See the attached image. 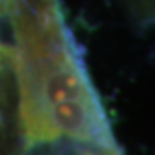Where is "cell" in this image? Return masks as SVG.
<instances>
[{
	"instance_id": "cell-1",
	"label": "cell",
	"mask_w": 155,
	"mask_h": 155,
	"mask_svg": "<svg viewBox=\"0 0 155 155\" xmlns=\"http://www.w3.org/2000/svg\"><path fill=\"white\" fill-rule=\"evenodd\" d=\"M16 138V155L54 145H119L62 0H21Z\"/></svg>"
},
{
	"instance_id": "cell-2",
	"label": "cell",
	"mask_w": 155,
	"mask_h": 155,
	"mask_svg": "<svg viewBox=\"0 0 155 155\" xmlns=\"http://www.w3.org/2000/svg\"><path fill=\"white\" fill-rule=\"evenodd\" d=\"M17 155H126L121 145H54L43 147L28 152H21Z\"/></svg>"
},
{
	"instance_id": "cell-3",
	"label": "cell",
	"mask_w": 155,
	"mask_h": 155,
	"mask_svg": "<svg viewBox=\"0 0 155 155\" xmlns=\"http://www.w3.org/2000/svg\"><path fill=\"white\" fill-rule=\"evenodd\" d=\"M127 2L140 22L147 24L148 17L153 16V0H127Z\"/></svg>"
}]
</instances>
